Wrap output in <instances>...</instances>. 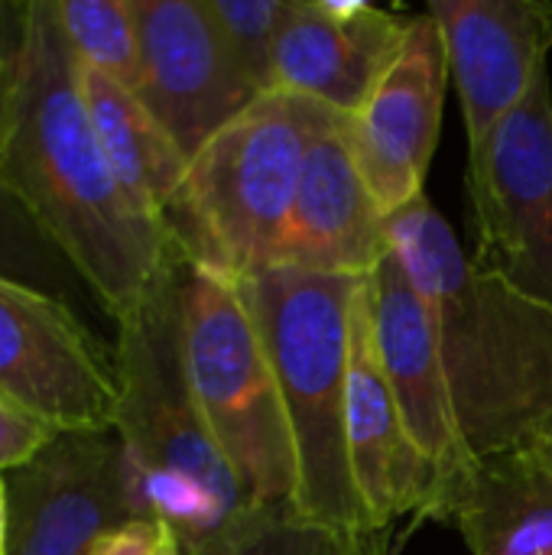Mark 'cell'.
Masks as SVG:
<instances>
[{
  "label": "cell",
  "mask_w": 552,
  "mask_h": 555,
  "mask_svg": "<svg viewBox=\"0 0 552 555\" xmlns=\"http://www.w3.org/2000/svg\"><path fill=\"white\" fill-rule=\"evenodd\" d=\"M348 459L364 504V514L377 533H387L407 514L429 520L436 504V475L416 452L394 390L384 377L368 276L361 280L351 306V364H348Z\"/></svg>",
  "instance_id": "15"
},
{
  "label": "cell",
  "mask_w": 552,
  "mask_h": 555,
  "mask_svg": "<svg viewBox=\"0 0 552 555\" xmlns=\"http://www.w3.org/2000/svg\"><path fill=\"white\" fill-rule=\"evenodd\" d=\"M0 393L55 433L114 429V358L104 354L65 299L3 276Z\"/></svg>",
  "instance_id": "8"
},
{
  "label": "cell",
  "mask_w": 552,
  "mask_h": 555,
  "mask_svg": "<svg viewBox=\"0 0 552 555\" xmlns=\"http://www.w3.org/2000/svg\"><path fill=\"white\" fill-rule=\"evenodd\" d=\"M449 78L462 101L468 166L491 146L498 127L524 104L550 68L552 3L547 0H433Z\"/></svg>",
  "instance_id": "12"
},
{
  "label": "cell",
  "mask_w": 552,
  "mask_h": 555,
  "mask_svg": "<svg viewBox=\"0 0 552 555\" xmlns=\"http://www.w3.org/2000/svg\"><path fill=\"white\" fill-rule=\"evenodd\" d=\"M55 13L78 65L140 91L143 46L133 0H55Z\"/></svg>",
  "instance_id": "20"
},
{
  "label": "cell",
  "mask_w": 552,
  "mask_h": 555,
  "mask_svg": "<svg viewBox=\"0 0 552 555\" xmlns=\"http://www.w3.org/2000/svg\"><path fill=\"white\" fill-rule=\"evenodd\" d=\"M59 433L0 393V475L33 462Z\"/></svg>",
  "instance_id": "23"
},
{
  "label": "cell",
  "mask_w": 552,
  "mask_h": 555,
  "mask_svg": "<svg viewBox=\"0 0 552 555\" xmlns=\"http://www.w3.org/2000/svg\"><path fill=\"white\" fill-rule=\"evenodd\" d=\"M208 13L234 55L244 78L260 91H273V55L290 0H205Z\"/></svg>",
  "instance_id": "22"
},
{
  "label": "cell",
  "mask_w": 552,
  "mask_h": 555,
  "mask_svg": "<svg viewBox=\"0 0 552 555\" xmlns=\"http://www.w3.org/2000/svg\"><path fill=\"white\" fill-rule=\"evenodd\" d=\"M534 446H537V449H540V452L550 459V465H552V429L547 433V436H543V439H540V442H534Z\"/></svg>",
  "instance_id": "28"
},
{
  "label": "cell",
  "mask_w": 552,
  "mask_h": 555,
  "mask_svg": "<svg viewBox=\"0 0 552 555\" xmlns=\"http://www.w3.org/2000/svg\"><path fill=\"white\" fill-rule=\"evenodd\" d=\"M387 250V215L355 163L348 117L335 114L306 153L277 267L364 280Z\"/></svg>",
  "instance_id": "16"
},
{
  "label": "cell",
  "mask_w": 552,
  "mask_h": 555,
  "mask_svg": "<svg viewBox=\"0 0 552 555\" xmlns=\"http://www.w3.org/2000/svg\"><path fill=\"white\" fill-rule=\"evenodd\" d=\"M361 280L267 267L238 283L283 397L293 449V507L319 524L371 530L348 459L351 306Z\"/></svg>",
  "instance_id": "4"
},
{
  "label": "cell",
  "mask_w": 552,
  "mask_h": 555,
  "mask_svg": "<svg viewBox=\"0 0 552 555\" xmlns=\"http://www.w3.org/2000/svg\"><path fill=\"white\" fill-rule=\"evenodd\" d=\"M475 257L514 289L552 309V78H537L465 169Z\"/></svg>",
  "instance_id": "7"
},
{
  "label": "cell",
  "mask_w": 552,
  "mask_h": 555,
  "mask_svg": "<svg viewBox=\"0 0 552 555\" xmlns=\"http://www.w3.org/2000/svg\"><path fill=\"white\" fill-rule=\"evenodd\" d=\"M10 91H13V42L3 46V39H0V140H3V130H7Z\"/></svg>",
  "instance_id": "25"
},
{
  "label": "cell",
  "mask_w": 552,
  "mask_h": 555,
  "mask_svg": "<svg viewBox=\"0 0 552 555\" xmlns=\"http://www.w3.org/2000/svg\"><path fill=\"white\" fill-rule=\"evenodd\" d=\"M202 555H390L387 533L319 524L286 504L254 507Z\"/></svg>",
  "instance_id": "19"
},
{
  "label": "cell",
  "mask_w": 552,
  "mask_h": 555,
  "mask_svg": "<svg viewBox=\"0 0 552 555\" xmlns=\"http://www.w3.org/2000/svg\"><path fill=\"white\" fill-rule=\"evenodd\" d=\"M472 555H552V465L537 446L482 455L446 498Z\"/></svg>",
  "instance_id": "17"
},
{
  "label": "cell",
  "mask_w": 552,
  "mask_h": 555,
  "mask_svg": "<svg viewBox=\"0 0 552 555\" xmlns=\"http://www.w3.org/2000/svg\"><path fill=\"white\" fill-rule=\"evenodd\" d=\"M0 179L114 322L182 254L166 221L143 215L117 182L88 120L55 0H29L16 20Z\"/></svg>",
  "instance_id": "1"
},
{
  "label": "cell",
  "mask_w": 552,
  "mask_h": 555,
  "mask_svg": "<svg viewBox=\"0 0 552 555\" xmlns=\"http://www.w3.org/2000/svg\"><path fill=\"white\" fill-rule=\"evenodd\" d=\"M78 88L117 182L143 215L166 221L185 182V153L137 91L85 65H78Z\"/></svg>",
  "instance_id": "18"
},
{
  "label": "cell",
  "mask_w": 552,
  "mask_h": 555,
  "mask_svg": "<svg viewBox=\"0 0 552 555\" xmlns=\"http://www.w3.org/2000/svg\"><path fill=\"white\" fill-rule=\"evenodd\" d=\"M182 351L198 413L251 507L296 498V449L257 322L238 283L182 257Z\"/></svg>",
  "instance_id": "6"
},
{
  "label": "cell",
  "mask_w": 552,
  "mask_h": 555,
  "mask_svg": "<svg viewBox=\"0 0 552 555\" xmlns=\"http://www.w3.org/2000/svg\"><path fill=\"white\" fill-rule=\"evenodd\" d=\"M179 270L182 254L140 306L117 319L114 433L124 446L137 517L163 524L185 555H202L254 507L218 452L189 384Z\"/></svg>",
  "instance_id": "3"
},
{
  "label": "cell",
  "mask_w": 552,
  "mask_h": 555,
  "mask_svg": "<svg viewBox=\"0 0 552 555\" xmlns=\"http://www.w3.org/2000/svg\"><path fill=\"white\" fill-rule=\"evenodd\" d=\"M166 540V527L156 520H130L111 533H104L88 555H159Z\"/></svg>",
  "instance_id": "24"
},
{
  "label": "cell",
  "mask_w": 552,
  "mask_h": 555,
  "mask_svg": "<svg viewBox=\"0 0 552 555\" xmlns=\"http://www.w3.org/2000/svg\"><path fill=\"white\" fill-rule=\"evenodd\" d=\"M410 20L361 0H290L273 55V91L351 117L394 62Z\"/></svg>",
  "instance_id": "14"
},
{
  "label": "cell",
  "mask_w": 552,
  "mask_h": 555,
  "mask_svg": "<svg viewBox=\"0 0 552 555\" xmlns=\"http://www.w3.org/2000/svg\"><path fill=\"white\" fill-rule=\"evenodd\" d=\"M159 555H185V550L176 543V537H172L169 530H166V540H163V550H159Z\"/></svg>",
  "instance_id": "27"
},
{
  "label": "cell",
  "mask_w": 552,
  "mask_h": 555,
  "mask_svg": "<svg viewBox=\"0 0 552 555\" xmlns=\"http://www.w3.org/2000/svg\"><path fill=\"white\" fill-rule=\"evenodd\" d=\"M7 533H10V498H7V478L0 475V555H7Z\"/></svg>",
  "instance_id": "26"
},
{
  "label": "cell",
  "mask_w": 552,
  "mask_h": 555,
  "mask_svg": "<svg viewBox=\"0 0 552 555\" xmlns=\"http://www.w3.org/2000/svg\"><path fill=\"white\" fill-rule=\"evenodd\" d=\"M335 114L277 88L221 127L189 159L166 215L182 257L231 283L277 267L306 153Z\"/></svg>",
  "instance_id": "5"
},
{
  "label": "cell",
  "mask_w": 552,
  "mask_h": 555,
  "mask_svg": "<svg viewBox=\"0 0 552 555\" xmlns=\"http://www.w3.org/2000/svg\"><path fill=\"white\" fill-rule=\"evenodd\" d=\"M143 81L140 98L192 159L260 91L228 52L205 0H133Z\"/></svg>",
  "instance_id": "11"
},
{
  "label": "cell",
  "mask_w": 552,
  "mask_h": 555,
  "mask_svg": "<svg viewBox=\"0 0 552 555\" xmlns=\"http://www.w3.org/2000/svg\"><path fill=\"white\" fill-rule=\"evenodd\" d=\"M387 241L429 302L472 459L540 442L552 429V309L465 250L426 195L387 218Z\"/></svg>",
  "instance_id": "2"
},
{
  "label": "cell",
  "mask_w": 552,
  "mask_h": 555,
  "mask_svg": "<svg viewBox=\"0 0 552 555\" xmlns=\"http://www.w3.org/2000/svg\"><path fill=\"white\" fill-rule=\"evenodd\" d=\"M368 296L384 377L394 390V400L400 406L403 426L416 452L426 459L439 485L429 514V520H436L446 498L475 459L465 449L455 420L433 312L394 250H387L381 263L371 270Z\"/></svg>",
  "instance_id": "13"
},
{
  "label": "cell",
  "mask_w": 552,
  "mask_h": 555,
  "mask_svg": "<svg viewBox=\"0 0 552 555\" xmlns=\"http://www.w3.org/2000/svg\"><path fill=\"white\" fill-rule=\"evenodd\" d=\"M446 85L449 62L439 23L429 13L410 16L394 62L348 117L355 163L387 218L426 195Z\"/></svg>",
  "instance_id": "10"
},
{
  "label": "cell",
  "mask_w": 552,
  "mask_h": 555,
  "mask_svg": "<svg viewBox=\"0 0 552 555\" xmlns=\"http://www.w3.org/2000/svg\"><path fill=\"white\" fill-rule=\"evenodd\" d=\"M7 498V555H88L104 533L140 520L114 429L59 433L10 472Z\"/></svg>",
  "instance_id": "9"
},
{
  "label": "cell",
  "mask_w": 552,
  "mask_h": 555,
  "mask_svg": "<svg viewBox=\"0 0 552 555\" xmlns=\"http://www.w3.org/2000/svg\"><path fill=\"white\" fill-rule=\"evenodd\" d=\"M0 276L42 289L59 299H65V289H72V283L78 280L72 263L42 234V228L29 218V211L16 202V195L3 185V179H0Z\"/></svg>",
  "instance_id": "21"
}]
</instances>
